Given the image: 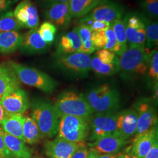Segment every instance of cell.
<instances>
[{"mask_svg": "<svg viewBox=\"0 0 158 158\" xmlns=\"http://www.w3.org/2000/svg\"><path fill=\"white\" fill-rule=\"evenodd\" d=\"M23 136L24 142L29 145L37 143L42 138L38 125L31 117L25 116L23 125Z\"/></svg>", "mask_w": 158, "mask_h": 158, "instance_id": "obj_29", "label": "cell"}, {"mask_svg": "<svg viewBox=\"0 0 158 158\" xmlns=\"http://www.w3.org/2000/svg\"><path fill=\"white\" fill-rule=\"evenodd\" d=\"M0 102L8 115H23L30 106L27 93L20 87L6 93Z\"/></svg>", "mask_w": 158, "mask_h": 158, "instance_id": "obj_13", "label": "cell"}, {"mask_svg": "<svg viewBox=\"0 0 158 158\" xmlns=\"http://www.w3.org/2000/svg\"><path fill=\"white\" fill-rule=\"evenodd\" d=\"M14 16L21 28H38L40 17L36 7L31 0H23L13 11Z\"/></svg>", "mask_w": 158, "mask_h": 158, "instance_id": "obj_14", "label": "cell"}, {"mask_svg": "<svg viewBox=\"0 0 158 158\" xmlns=\"http://www.w3.org/2000/svg\"><path fill=\"white\" fill-rule=\"evenodd\" d=\"M129 142L130 141L125 140L114 133L102 136L87 145L89 148L100 154L117 153Z\"/></svg>", "mask_w": 158, "mask_h": 158, "instance_id": "obj_17", "label": "cell"}, {"mask_svg": "<svg viewBox=\"0 0 158 158\" xmlns=\"http://www.w3.org/2000/svg\"><path fill=\"white\" fill-rule=\"evenodd\" d=\"M78 23H82L86 25L92 32L106 31L111 27V23H110L94 19H83L80 18Z\"/></svg>", "mask_w": 158, "mask_h": 158, "instance_id": "obj_36", "label": "cell"}, {"mask_svg": "<svg viewBox=\"0 0 158 158\" xmlns=\"http://www.w3.org/2000/svg\"><path fill=\"white\" fill-rule=\"evenodd\" d=\"M50 46L41 38L38 28L32 29L23 35L19 50L27 55L40 54L48 51Z\"/></svg>", "mask_w": 158, "mask_h": 158, "instance_id": "obj_20", "label": "cell"}, {"mask_svg": "<svg viewBox=\"0 0 158 158\" xmlns=\"http://www.w3.org/2000/svg\"><path fill=\"white\" fill-rule=\"evenodd\" d=\"M94 113H117L120 106L118 91L108 84L96 86L85 96Z\"/></svg>", "mask_w": 158, "mask_h": 158, "instance_id": "obj_3", "label": "cell"}, {"mask_svg": "<svg viewBox=\"0 0 158 158\" xmlns=\"http://www.w3.org/2000/svg\"><path fill=\"white\" fill-rule=\"evenodd\" d=\"M98 155L99 153L97 152L96 151L89 148V152L87 158H98Z\"/></svg>", "mask_w": 158, "mask_h": 158, "instance_id": "obj_44", "label": "cell"}, {"mask_svg": "<svg viewBox=\"0 0 158 158\" xmlns=\"http://www.w3.org/2000/svg\"><path fill=\"white\" fill-rule=\"evenodd\" d=\"M25 116L23 114L8 115L1 123V128L7 134L14 136L24 142L23 125Z\"/></svg>", "mask_w": 158, "mask_h": 158, "instance_id": "obj_26", "label": "cell"}, {"mask_svg": "<svg viewBox=\"0 0 158 158\" xmlns=\"http://www.w3.org/2000/svg\"><path fill=\"white\" fill-rule=\"evenodd\" d=\"M125 11L124 6L114 1L102 0L91 11L81 19H94L112 23L123 19Z\"/></svg>", "mask_w": 158, "mask_h": 158, "instance_id": "obj_9", "label": "cell"}, {"mask_svg": "<svg viewBox=\"0 0 158 158\" xmlns=\"http://www.w3.org/2000/svg\"><path fill=\"white\" fill-rule=\"evenodd\" d=\"M134 109L138 115L134 137H137L158 124V115L152 102L148 98L139 100L136 103Z\"/></svg>", "mask_w": 158, "mask_h": 158, "instance_id": "obj_11", "label": "cell"}, {"mask_svg": "<svg viewBox=\"0 0 158 158\" xmlns=\"http://www.w3.org/2000/svg\"><path fill=\"white\" fill-rule=\"evenodd\" d=\"M20 81L17 75L8 65L0 64V101L6 93L19 87Z\"/></svg>", "mask_w": 158, "mask_h": 158, "instance_id": "obj_24", "label": "cell"}, {"mask_svg": "<svg viewBox=\"0 0 158 158\" xmlns=\"http://www.w3.org/2000/svg\"><path fill=\"white\" fill-rule=\"evenodd\" d=\"M102 0H70V11L73 18H82L87 15Z\"/></svg>", "mask_w": 158, "mask_h": 158, "instance_id": "obj_28", "label": "cell"}, {"mask_svg": "<svg viewBox=\"0 0 158 158\" xmlns=\"http://www.w3.org/2000/svg\"><path fill=\"white\" fill-rule=\"evenodd\" d=\"M111 28L113 29L117 41V55L118 56H120L128 47L124 24L123 19L117 20L111 23Z\"/></svg>", "mask_w": 158, "mask_h": 158, "instance_id": "obj_31", "label": "cell"}, {"mask_svg": "<svg viewBox=\"0 0 158 158\" xmlns=\"http://www.w3.org/2000/svg\"><path fill=\"white\" fill-rule=\"evenodd\" d=\"M81 41L75 29L69 31L59 38L57 45L56 57L66 56L80 53Z\"/></svg>", "mask_w": 158, "mask_h": 158, "instance_id": "obj_21", "label": "cell"}, {"mask_svg": "<svg viewBox=\"0 0 158 158\" xmlns=\"http://www.w3.org/2000/svg\"><path fill=\"white\" fill-rule=\"evenodd\" d=\"M90 140L114 134L117 128V113H98L91 119L90 123Z\"/></svg>", "mask_w": 158, "mask_h": 158, "instance_id": "obj_12", "label": "cell"}, {"mask_svg": "<svg viewBox=\"0 0 158 158\" xmlns=\"http://www.w3.org/2000/svg\"><path fill=\"white\" fill-rule=\"evenodd\" d=\"M31 118L38 125L42 137L53 138L58 133L60 117L54 105L42 100L32 103Z\"/></svg>", "mask_w": 158, "mask_h": 158, "instance_id": "obj_2", "label": "cell"}, {"mask_svg": "<svg viewBox=\"0 0 158 158\" xmlns=\"http://www.w3.org/2000/svg\"><path fill=\"white\" fill-rule=\"evenodd\" d=\"M91 70L102 76H110L117 73L119 72V56L112 51L98 50L91 57Z\"/></svg>", "mask_w": 158, "mask_h": 158, "instance_id": "obj_10", "label": "cell"}, {"mask_svg": "<svg viewBox=\"0 0 158 158\" xmlns=\"http://www.w3.org/2000/svg\"><path fill=\"white\" fill-rule=\"evenodd\" d=\"M117 158H133L128 152H119Z\"/></svg>", "mask_w": 158, "mask_h": 158, "instance_id": "obj_45", "label": "cell"}, {"mask_svg": "<svg viewBox=\"0 0 158 158\" xmlns=\"http://www.w3.org/2000/svg\"><path fill=\"white\" fill-rule=\"evenodd\" d=\"M0 158H13L6 147L3 136L0 132Z\"/></svg>", "mask_w": 158, "mask_h": 158, "instance_id": "obj_38", "label": "cell"}, {"mask_svg": "<svg viewBox=\"0 0 158 158\" xmlns=\"http://www.w3.org/2000/svg\"><path fill=\"white\" fill-rule=\"evenodd\" d=\"M123 21L128 47H145V28L141 13L136 11L127 13Z\"/></svg>", "mask_w": 158, "mask_h": 158, "instance_id": "obj_8", "label": "cell"}, {"mask_svg": "<svg viewBox=\"0 0 158 158\" xmlns=\"http://www.w3.org/2000/svg\"><path fill=\"white\" fill-rule=\"evenodd\" d=\"M34 158H43V157H41V156H35V157H34Z\"/></svg>", "mask_w": 158, "mask_h": 158, "instance_id": "obj_46", "label": "cell"}, {"mask_svg": "<svg viewBox=\"0 0 158 158\" xmlns=\"http://www.w3.org/2000/svg\"><path fill=\"white\" fill-rule=\"evenodd\" d=\"M90 55L76 53L66 56L56 57L55 66L66 75L75 78L87 77L91 70Z\"/></svg>", "mask_w": 158, "mask_h": 158, "instance_id": "obj_7", "label": "cell"}, {"mask_svg": "<svg viewBox=\"0 0 158 158\" xmlns=\"http://www.w3.org/2000/svg\"><path fill=\"white\" fill-rule=\"evenodd\" d=\"M7 115H8V114H6V111L4 110V108L2 107L1 102H0V124H1L2 121L7 117Z\"/></svg>", "mask_w": 158, "mask_h": 158, "instance_id": "obj_43", "label": "cell"}, {"mask_svg": "<svg viewBox=\"0 0 158 158\" xmlns=\"http://www.w3.org/2000/svg\"><path fill=\"white\" fill-rule=\"evenodd\" d=\"M138 115L134 108L127 109L117 113V128L115 134L130 141L135 135Z\"/></svg>", "mask_w": 158, "mask_h": 158, "instance_id": "obj_16", "label": "cell"}, {"mask_svg": "<svg viewBox=\"0 0 158 158\" xmlns=\"http://www.w3.org/2000/svg\"><path fill=\"white\" fill-rule=\"evenodd\" d=\"M158 125L137 137H134L129 153L133 158H143L158 139Z\"/></svg>", "mask_w": 158, "mask_h": 158, "instance_id": "obj_18", "label": "cell"}, {"mask_svg": "<svg viewBox=\"0 0 158 158\" xmlns=\"http://www.w3.org/2000/svg\"><path fill=\"white\" fill-rule=\"evenodd\" d=\"M23 35L18 31L0 33V53L10 54L19 49L21 45Z\"/></svg>", "mask_w": 158, "mask_h": 158, "instance_id": "obj_25", "label": "cell"}, {"mask_svg": "<svg viewBox=\"0 0 158 158\" xmlns=\"http://www.w3.org/2000/svg\"><path fill=\"white\" fill-rule=\"evenodd\" d=\"M38 31L40 36L46 43L51 45L55 39L57 31L56 27L52 23L45 21L41 24Z\"/></svg>", "mask_w": 158, "mask_h": 158, "instance_id": "obj_34", "label": "cell"}, {"mask_svg": "<svg viewBox=\"0 0 158 158\" xmlns=\"http://www.w3.org/2000/svg\"><path fill=\"white\" fill-rule=\"evenodd\" d=\"M142 20L145 28V45L147 50L150 52L157 48L158 44V23L157 20L150 19L141 13Z\"/></svg>", "mask_w": 158, "mask_h": 158, "instance_id": "obj_27", "label": "cell"}, {"mask_svg": "<svg viewBox=\"0 0 158 158\" xmlns=\"http://www.w3.org/2000/svg\"><path fill=\"white\" fill-rule=\"evenodd\" d=\"M89 122V120L80 117L62 115L60 117L57 136L74 143L85 142L90 133Z\"/></svg>", "mask_w": 158, "mask_h": 158, "instance_id": "obj_6", "label": "cell"}, {"mask_svg": "<svg viewBox=\"0 0 158 158\" xmlns=\"http://www.w3.org/2000/svg\"><path fill=\"white\" fill-rule=\"evenodd\" d=\"M83 142L74 143L57 136L44 144V152L49 158H70Z\"/></svg>", "mask_w": 158, "mask_h": 158, "instance_id": "obj_15", "label": "cell"}, {"mask_svg": "<svg viewBox=\"0 0 158 158\" xmlns=\"http://www.w3.org/2000/svg\"><path fill=\"white\" fill-rule=\"evenodd\" d=\"M54 107L59 117L73 115L90 121L94 114L85 96L73 91H64L57 97Z\"/></svg>", "mask_w": 158, "mask_h": 158, "instance_id": "obj_4", "label": "cell"}, {"mask_svg": "<svg viewBox=\"0 0 158 158\" xmlns=\"http://www.w3.org/2000/svg\"><path fill=\"white\" fill-rule=\"evenodd\" d=\"M118 153H104L100 154L98 155V158H117Z\"/></svg>", "mask_w": 158, "mask_h": 158, "instance_id": "obj_42", "label": "cell"}, {"mask_svg": "<svg viewBox=\"0 0 158 158\" xmlns=\"http://www.w3.org/2000/svg\"><path fill=\"white\" fill-rule=\"evenodd\" d=\"M41 1L44 3V4H45L46 6H48L55 4L69 2L70 0H41Z\"/></svg>", "mask_w": 158, "mask_h": 158, "instance_id": "obj_41", "label": "cell"}, {"mask_svg": "<svg viewBox=\"0 0 158 158\" xmlns=\"http://www.w3.org/2000/svg\"><path fill=\"white\" fill-rule=\"evenodd\" d=\"M46 19L56 27L66 28L72 20L69 2L59 3L47 6L44 12Z\"/></svg>", "mask_w": 158, "mask_h": 158, "instance_id": "obj_19", "label": "cell"}, {"mask_svg": "<svg viewBox=\"0 0 158 158\" xmlns=\"http://www.w3.org/2000/svg\"><path fill=\"white\" fill-rule=\"evenodd\" d=\"M149 51L145 47H128L119 56V72L123 79L132 80L145 76Z\"/></svg>", "mask_w": 158, "mask_h": 158, "instance_id": "obj_1", "label": "cell"}, {"mask_svg": "<svg viewBox=\"0 0 158 158\" xmlns=\"http://www.w3.org/2000/svg\"><path fill=\"white\" fill-rule=\"evenodd\" d=\"M21 28L12 11L6 12L0 15V33L18 31Z\"/></svg>", "mask_w": 158, "mask_h": 158, "instance_id": "obj_32", "label": "cell"}, {"mask_svg": "<svg viewBox=\"0 0 158 158\" xmlns=\"http://www.w3.org/2000/svg\"><path fill=\"white\" fill-rule=\"evenodd\" d=\"M15 1L17 0H0V15L8 11Z\"/></svg>", "mask_w": 158, "mask_h": 158, "instance_id": "obj_39", "label": "cell"}, {"mask_svg": "<svg viewBox=\"0 0 158 158\" xmlns=\"http://www.w3.org/2000/svg\"><path fill=\"white\" fill-rule=\"evenodd\" d=\"M91 40L96 51L107 49L112 51L117 55V41L111 27L106 31L92 32Z\"/></svg>", "mask_w": 158, "mask_h": 158, "instance_id": "obj_23", "label": "cell"}, {"mask_svg": "<svg viewBox=\"0 0 158 158\" xmlns=\"http://www.w3.org/2000/svg\"><path fill=\"white\" fill-rule=\"evenodd\" d=\"M143 158H158V139L154 142L152 147Z\"/></svg>", "mask_w": 158, "mask_h": 158, "instance_id": "obj_40", "label": "cell"}, {"mask_svg": "<svg viewBox=\"0 0 158 158\" xmlns=\"http://www.w3.org/2000/svg\"><path fill=\"white\" fill-rule=\"evenodd\" d=\"M0 132L13 158H32L33 151L25 142L7 134L2 128H0Z\"/></svg>", "mask_w": 158, "mask_h": 158, "instance_id": "obj_22", "label": "cell"}, {"mask_svg": "<svg viewBox=\"0 0 158 158\" xmlns=\"http://www.w3.org/2000/svg\"><path fill=\"white\" fill-rule=\"evenodd\" d=\"M89 152V148L83 142L76 149L70 158H87Z\"/></svg>", "mask_w": 158, "mask_h": 158, "instance_id": "obj_37", "label": "cell"}, {"mask_svg": "<svg viewBox=\"0 0 158 158\" xmlns=\"http://www.w3.org/2000/svg\"><path fill=\"white\" fill-rule=\"evenodd\" d=\"M74 28L76 30L79 34L80 40L81 41V49L80 53H83L87 55H90L96 51L94 47L91 36L92 31L86 25L82 23L75 27Z\"/></svg>", "mask_w": 158, "mask_h": 158, "instance_id": "obj_30", "label": "cell"}, {"mask_svg": "<svg viewBox=\"0 0 158 158\" xmlns=\"http://www.w3.org/2000/svg\"><path fill=\"white\" fill-rule=\"evenodd\" d=\"M147 74L148 77L154 81H158V48H155L150 51L148 54Z\"/></svg>", "mask_w": 158, "mask_h": 158, "instance_id": "obj_33", "label": "cell"}, {"mask_svg": "<svg viewBox=\"0 0 158 158\" xmlns=\"http://www.w3.org/2000/svg\"><path fill=\"white\" fill-rule=\"evenodd\" d=\"M9 66L14 70L20 82L36 88L47 93L55 90L57 83L48 74L35 68L10 61Z\"/></svg>", "mask_w": 158, "mask_h": 158, "instance_id": "obj_5", "label": "cell"}, {"mask_svg": "<svg viewBox=\"0 0 158 158\" xmlns=\"http://www.w3.org/2000/svg\"><path fill=\"white\" fill-rule=\"evenodd\" d=\"M140 6L147 17L157 20L158 17V0H141Z\"/></svg>", "mask_w": 158, "mask_h": 158, "instance_id": "obj_35", "label": "cell"}]
</instances>
